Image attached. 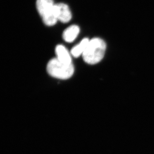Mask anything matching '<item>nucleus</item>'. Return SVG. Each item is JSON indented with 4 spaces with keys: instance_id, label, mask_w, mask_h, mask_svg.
I'll list each match as a JSON object with an SVG mask.
<instances>
[{
    "instance_id": "obj_2",
    "label": "nucleus",
    "mask_w": 154,
    "mask_h": 154,
    "mask_svg": "<svg viewBox=\"0 0 154 154\" xmlns=\"http://www.w3.org/2000/svg\"><path fill=\"white\" fill-rule=\"evenodd\" d=\"M74 71L72 64H67L61 63L57 58L51 60L47 66L48 74L56 79H67L72 76Z\"/></svg>"
},
{
    "instance_id": "obj_6",
    "label": "nucleus",
    "mask_w": 154,
    "mask_h": 154,
    "mask_svg": "<svg viewBox=\"0 0 154 154\" xmlns=\"http://www.w3.org/2000/svg\"><path fill=\"white\" fill-rule=\"evenodd\" d=\"M80 32L79 26L72 25L69 26L63 33V38L66 42H71L74 41Z\"/></svg>"
},
{
    "instance_id": "obj_3",
    "label": "nucleus",
    "mask_w": 154,
    "mask_h": 154,
    "mask_svg": "<svg viewBox=\"0 0 154 154\" xmlns=\"http://www.w3.org/2000/svg\"><path fill=\"white\" fill-rule=\"evenodd\" d=\"M36 5L38 12L45 25L52 26L57 23L58 19L53 0H37Z\"/></svg>"
},
{
    "instance_id": "obj_4",
    "label": "nucleus",
    "mask_w": 154,
    "mask_h": 154,
    "mask_svg": "<svg viewBox=\"0 0 154 154\" xmlns=\"http://www.w3.org/2000/svg\"><path fill=\"white\" fill-rule=\"evenodd\" d=\"M55 7L58 20L63 23L69 22L72 15L69 6L63 3H58L55 4Z\"/></svg>"
},
{
    "instance_id": "obj_1",
    "label": "nucleus",
    "mask_w": 154,
    "mask_h": 154,
    "mask_svg": "<svg viewBox=\"0 0 154 154\" xmlns=\"http://www.w3.org/2000/svg\"><path fill=\"white\" fill-rule=\"evenodd\" d=\"M106 48V44L102 39L97 38H92L89 42L82 54L84 61L89 64L99 63L104 56Z\"/></svg>"
},
{
    "instance_id": "obj_5",
    "label": "nucleus",
    "mask_w": 154,
    "mask_h": 154,
    "mask_svg": "<svg viewBox=\"0 0 154 154\" xmlns=\"http://www.w3.org/2000/svg\"><path fill=\"white\" fill-rule=\"evenodd\" d=\"M57 58L61 63L66 64H72L71 57L67 49L63 45H58L55 48Z\"/></svg>"
},
{
    "instance_id": "obj_7",
    "label": "nucleus",
    "mask_w": 154,
    "mask_h": 154,
    "mask_svg": "<svg viewBox=\"0 0 154 154\" xmlns=\"http://www.w3.org/2000/svg\"><path fill=\"white\" fill-rule=\"evenodd\" d=\"M89 42V40L88 38H85L81 41L79 44L73 47L71 50V54L73 57H78L80 55H82L88 44Z\"/></svg>"
}]
</instances>
